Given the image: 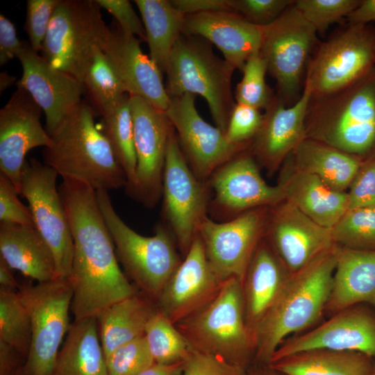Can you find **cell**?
<instances>
[{"label": "cell", "mask_w": 375, "mask_h": 375, "mask_svg": "<svg viewBox=\"0 0 375 375\" xmlns=\"http://www.w3.org/2000/svg\"><path fill=\"white\" fill-rule=\"evenodd\" d=\"M106 363L109 375H138L156 362L144 335L118 347Z\"/></svg>", "instance_id": "41"}, {"label": "cell", "mask_w": 375, "mask_h": 375, "mask_svg": "<svg viewBox=\"0 0 375 375\" xmlns=\"http://www.w3.org/2000/svg\"><path fill=\"white\" fill-rule=\"evenodd\" d=\"M358 304L375 308V250L337 246L335 267L325 312L333 315Z\"/></svg>", "instance_id": "27"}, {"label": "cell", "mask_w": 375, "mask_h": 375, "mask_svg": "<svg viewBox=\"0 0 375 375\" xmlns=\"http://www.w3.org/2000/svg\"><path fill=\"white\" fill-rule=\"evenodd\" d=\"M144 25L150 58L165 74L172 49L183 33L185 15L168 0H135Z\"/></svg>", "instance_id": "34"}, {"label": "cell", "mask_w": 375, "mask_h": 375, "mask_svg": "<svg viewBox=\"0 0 375 375\" xmlns=\"http://www.w3.org/2000/svg\"><path fill=\"white\" fill-rule=\"evenodd\" d=\"M20 355L12 346L0 340V375H11L17 371Z\"/></svg>", "instance_id": "52"}, {"label": "cell", "mask_w": 375, "mask_h": 375, "mask_svg": "<svg viewBox=\"0 0 375 375\" xmlns=\"http://www.w3.org/2000/svg\"><path fill=\"white\" fill-rule=\"evenodd\" d=\"M290 275L271 245L262 240L242 283L245 319L253 342L257 326L275 303Z\"/></svg>", "instance_id": "26"}, {"label": "cell", "mask_w": 375, "mask_h": 375, "mask_svg": "<svg viewBox=\"0 0 375 375\" xmlns=\"http://www.w3.org/2000/svg\"><path fill=\"white\" fill-rule=\"evenodd\" d=\"M242 72V78L235 91L236 103L259 110L268 108L277 96L266 83L267 67L260 51L252 55L247 60Z\"/></svg>", "instance_id": "40"}, {"label": "cell", "mask_w": 375, "mask_h": 375, "mask_svg": "<svg viewBox=\"0 0 375 375\" xmlns=\"http://www.w3.org/2000/svg\"><path fill=\"white\" fill-rule=\"evenodd\" d=\"M0 340L27 356L31 343L28 312L18 292L3 288L0 289Z\"/></svg>", "instance_id": "38"}, {"label": "cell", "mask_w": 375, "mask_h": 375, "mask_svg": "<svg viewBox=\"0 0 375 375\" xmlns=\"http://www.w3.org/2000/svg\"><path fill=\"white\" fill-rule=\"evenodd\" d=\"M317 30L294 3L276 20L263 26L260 53L274 78L278 97L286 105L299 99L310 54L317 43Z\"/></svg>", "instance_id": "11"}, {"label": "cell", "mask_w": 375, "mask_h": 375, "mask_svg": "<svg viewBox=\"0 0 375 375\" xmlns=\"http://www.w3.org/2000/svg\"><path fill=\"white\" fill-rule=\"evenodd\" d=\"M337 244L290 274L253 333V365H269L286 338L311 327L325 312L336 262Z\"/></svg>", "instance_id": "2"}, {"label": "cell", "mask_w": 375, "mask_h": 375, "mask_svg": "<svg viewBox=\"0 0 375 375\" xmlns=\"http://www.w3.org/2000/svg\"><path fill=\"white\" fill-rule=\"evenodd\" d=\"M195 97L191 93L170 97L166 113L191 169L200 181L208 182L217 168L251 143L230 142L223 131L201 117L195 106Z\"/></svg>", "instance_id": "14"}, {"label": "cell", "mask_w": 375, "mask_h": 375, "mask_svg": "<svg viewBox=\"0 0 375 375\" xmlns=\"http://www.w3.org/2000/svg\"><path fill=\"white\" fill-rule=\"evenodd\" d=\"M247 375H283L269 365H252L247 372Z\"/></svg>", "instance_id": "56"}, {"label": "cell", "mask_w": 375, "mask_h": 375, "mask_svg": "<svg viewBox=\"0 0 375 375\" xmlns=\"http://www.w3.org/2000/svg\"><path fill=\"white\" fill-rule=\"evenodd\" d=\"M263 119L259 109L236 103L229 117L225 132L233 144H249L258 133Z\"/></svg>", "instance_id": "44"}, {"label": "cell", "mask_w": 375, "mask_h": 375, "mask_svg": "<svg viewBox=\"0 0 375 375\" xmlns=\"http://www.w3.org/2000/svg\"><path fill=\"white\" fill-rule=\"evenodd\" d=\"M11 375H22L21 368H19L17 371L12 373Z\"/></svg>", "instance_id": "58"}, {"label": "cell", "mask_w": 375, "mask_h": 375, "mask_svg": "<svg viewBox=\"0 0 375 375\" xmlns=\"http://www.w3.org/2000/svg\"><path fill=\"white\" fill-rule=\"evenodd\" d=\"M247 372L221 357L191 349L181 375H247Z\"/></svg>", "instance_id": "47"}, {"label": "cell", "mask_w": 375, "mask_h": 375, "mask_svg": "<svg viewBox=\"0 0 375 375\" xmlns=\"http://www.w3.org/2000/svg\"><path fill=\"white\" fill-rule=\"evenodd\" d=\"M281 185L288 201L323 227L331 229L349 209L348 193L330 188L315 174L298 170Z\"/></svg>", "instance_id": "29"}, {"label": "cell", "mask_w": 375, "mask_h": 375, "mask_svg": "<svg viewBox=\"0 0 375 375\" xmlns=\"http://www.w3.org/2000/svg\"><path fill=\"white\" fill-rule=\"evenodd\" d=\"M375 67V28L349 24L343 31L320 43L306 68L304 85L311 98L338 92Z\"/></svg>", "instance_id": "10"}, {"label": "cell", "mask_w": 375, "mask_h": 375, "mask_svg": "<svg viewBox=\"0 0 375 375\" xmlns=\"http://www.w3.org/2000/svg\"><path fill=\"white\" fill-rule=\"evenodd\" d=\"M224 282L210 265L202 241L197 235L155 303L175 325L209 303Z\"/></svg>", "instance_id": "21"}, {"label": "cell", "mask_w": 375, "mask_h": 375, "mask_svg": "<svg viewBox=\"0 0 375 375\" xmlns=\"http://www.w3.org/2000/svg\"><path fill=\"white\" fill-rule=\"evenodd\" d=\"M162 197L165 225L184 258L201 222L208 216L212 192L208 183L200 181L191 169L175 131L167 149Z\"/></svg>", "instance_id": "12"}, {"label": "cell", "mask_w": 375, "mask_h": 375, "mask_svg": "<svg viewBox=\"0 0 375 375\" xmlns=\"http://www.w3.org/2000/svg\"><path fill=\"white\" fill-rule=\"evenodd\" d=\"M175 326L192 350L217 356L246 370L253 364L242 282L236 278L224 281L209 303Z\"/></svg>", "instance_id": "5"}, {"label": "cell", "mask_w": 375, "mask_h": 375, "mask_svg": "<svg viewBox=\"0 0 375 375\" xmlns=\"http://www.w3.org/2000/svg\"><path fill=\"white\" fill-rule=\"evenodd\" d=\"M265 220L259 208L227 221L217 222L207 216L201 222L197 235L210 265L222 280L236 278L242 283L262 240Z\"/></svg>", "instance_id": "16"}, {"label": "cell", "mask_w": 375, "mask_h": 375, "mask_svg": "<svg viewBox=\"0 0 375 375\" xmlns=\"http://www.w3.org/2000/svg\"><path fill=\"white\" fill-rule=\"evenodd\" d=\"M349 24H368L375 22V0H362L347 17Z\"/></svg>", "instance_id": "53"}, {"label": "cell", "mask_w": 375, "mask_h": 375, "mask_svg": "<svg viewBox=\"0 0 375 375\" xmlns=\"http://www.w3.org/2000/svg\"><path fill=\"white\" fill-rule=\"evenodd\" d=\"M0 257L38 283L58 278L51 251L35 227L0 223Z\"/></svg>", "instance_id": "28"}, {"label": "cell", "mask_w": 375, "mask_h": 375, "mask_svg": "<svg viewBox=\"0 0 375 375\" xmlns=\"http://www.w3.org/2000/svg\"><path fill=\"white\" fill-rule=\"evenodd\" d=\"M212 47L201 37L182 33L169 57L165 89L169 97L185 93L201 96L215 126L225 133L236 103L232 91L235 69L216 55Z\"/></svg>", "instance_id": "6"}, {"label": "cell", "mask_w": 375, "mask_h": 375, "mask_svg": "<svg viewBox=\"0 0 375 375\" xmlns=\"http://www.w3.org/2000/svg\"><path fill=\"white\" fill-rule=\"evenodd\" d=\"M16 78L6 72H1L0 74V92L5 91L7 88L12 86L16 81Z\"/></svg>", "instance_id": "57"}, {"label": "cell", "mask_w": 375, "mask_h": 375, "mask_svg": "<svg viewBox=\"0 0 375 375\" xmlns=\"http://www.w3.org/2000/svg\"><path fill=\"white\" fill-rule=\"evenodd\" d=\"M208 183L212 192L208 214L217 222L278 203L285 198L282 185L267 184L253 157L245 150L217 168Z\"/></svg>", "instance_id": "15"}, {"label": "cell", "mask_w": 375, "mask_h": 375, "mask_svg": "<svg viewBox=\"0 0 375 375\" xmlns=\"http://www.w3.org/2000/svg\"><path fill=\"white\" fill-rule=\"evenodd\" d=\"M371 375H375V362H374V369H373V371H372Z\"/></svg>", "instance_id": "59"}, {"label": "cell", "mask_w": 375, "mask_h": 375, "mask_svg": "<svg viewBox=\"0 0 375 375\" xmlns=\"http://www.w3.org/2000/svg\"><path fill=\"white\" fill-rule=\"evenodd\" d=\"M311 99L304 85L299 99L291 106L278 97L265 110L262 125L253 139V153L270 169L306 138V118Z\"/></svg>", "instance_id": "25"}, {"label": "cell", "mask_w": 375, "mask_h": 375, "mask_svg": "<svg viewBox=\"0 0 375 375\" xmlns=\"http://www.w3.org/2000/svg\"><path fill=\"white\" fill-rule=\"evenodd\" d=\"M17 58L22 76L17 88L26 90L45 115V129L52 135L82 103L83 84L72 76L49 65L24 41Z\"/></svg>", "instance_id": "18"}, {"label": "cell", "mask_w": 375, "mask_h": 375, "mask_svg": "<svg viewBox=\"0 0 375 375\" xmlns=\"http://www.w3.org/2000/svg\"><path fill=\"white\" fill-rule=\"evenodd\" d=\"M42 110L31 94L21 88H17L0 110V173L13 183L19 194L28 152L51 144V138L40 122Z\"/></svg>", "instance_id": "19"}, {"label": "cell", "mask_w": 375, "mask_h": 375, "mask_svg": "<svg viewBox=\"0 0 375 375\" xmlns=\"http://www.w3.org/2000/svg\"><path fill=\"white\" fill-rule=\"evenodd\" d=\"M61 0H28L24 30L31 48L42 51L52 15Z\"/></svg>", "instance_id": "43"}, {"label": "cell", "mask_w": 375, "mask_h": 375, "mask_svg": "<svg viewBox=\"0 0 375 375\" xmlns=\"http://www.w3.org/2000/svg\"><path fill=\"white\" fill-rule=\"evenodd\" d=\"M312 349L356 351L374 358L375 312L365 304L339 311L315 328L286 338L276 350L269 363Z\"/></svg>", "instance_id": "20"}, {"label": "cell", "mask_w": 375, "mask_h": 375, "mask_svg": "<svg viewBox=\"0 0 375 375\" xmlns=\"http://www.w3.org/2000/svg\"><path fill=\"white\" fill-rule=\"evenodd\" d=\"M82 83L84 92L101 115L115 106L128 94L99 46L94 48Z\"/></svg>", "instance_id": "36"}, {"label": "cell", "mask_w": 375, "mask_h": 375, "mask_svg": "<svg viewBox=\"0 0 375 375\" xmlns=\"http://www.w3.org/2000/svg\"><path fill=\"white\" fill-rule=\"evenodd\" d=\"M12 269L0 257V285L1 288L15 290L18 286L17 282L13 276Z\"/></svg>", "instance_id": "55"}, {"label": "cell", "mask_w": 375, "mask_h": 375, "mask_svg": "<svg viewBox=\"0 0 375 375\" xmlns=\"http://www.w3.org/2000/svg\"><path fill=\"white\" fill-rule=\"evenodd\" d=\"M183 364L184 361L170 365L154 363L138 375H181Z\"/></svg>", "instance_id": "54"}, {"label": "cell", "mask_w": 375, "mask_h": 375, "mask_svg": "<svg viewBox=\"0 0 375 375\" xmlns=\"http://www.w3.org/2000/svg\"><path fill=\"white\" fill-rule=\"evenodd\" d=\"M306 138L357 156L375 150V67L349 87L311 98Z\"/></svg>", "instance_id": "4"}, {"label": "cell", "mask_w": 375, "mask_h": 375, "mask_svg": "<svg viewBox=\"0 0 375 375\" xmlns=\"http://www.w3.org/2000/svg\"><path fill=\"white\" fill-rule=\"evenodd\" d=\"M31 319V343L22 375H54L70 325L73 291L67 278L26 285L18 292Z\"/></svg>", "instance_id": "8"}, {"label": "cell", "mask_w": 375, "mask_h": 375, "mask_svg": "<svg viewBox=\"0 0 375 375\" xmlns=\"http://www.w3.org/2000/svg\"><path fill=\"white\" fill-rule=\"evenodd\" d=\"M129 103L137 158L134 197L151 208L162 197L167 149L174 129L166 111L138 96H129Z\"/></svg>", "instance_id": "17"}, {"label": "cell", "mask_w": 375, "mask_h": 375, "mask_svg": "<svg viewBox=\"0 0 375 375\" xmlns=\"http://www.w3.org/2000/svg\"><path fill=\"white\" fill-rule=\"evenodd\" d=\"M292 152L298 169L317 176L338 191L351 185L360 166L357 157L312 138H305Z\"/></svg>", "instance_id": "33"}, {"label": "cell", "mask_w": 375, "mask_h": 375, "mask_svg": "<svg viewBox=\"0 0 375 375\" xmlns=\"http://www.w3.org/2000/svg\"><path fill=\"white\" fill-rule=\"evenodd\" d=\"M71 227L74 255L68 278L74 320L97 317L112 303L138 293L121 270L97 191L62 179L58 187Z\"/></svg>", "instance_id": "1"}, {"label": "cell", "mask_w": 375, "mask_h": 375, "mask_svg": "<svg viewBox=\"0 0 375 375\" xmlns=\"http://www.w3.org/2000/svg\"><path fill=\"white\" fill-rule=\"evenodd\" d=\"M24 41H20L13 23L3 14L0 15V65L17 58Z\"/></svg>", "instance_id": "50"}, {"label": "cell", "mask_w": 375, "mask_h": 375, "mask_svg": "<svg viewBox=\"0 0 375 375\" xmlns=\"http://www.w3.org/2000/svg\"><path fill=\"white\" fill-rule=\"evenodd\" d=\"M18 194L13 183L0 173V222L35 227L29 207L21 202Z\"/></svg>", "instance_id": "46"}, {"label": "cell", "mask_w": 375, "mask_h": 375, "mask_svg": "<svg viewBox=\"0 0 375 375\" xmlns=\"http://www.w3.org/2000/svg\"><path fill=\"white\" fill-rule=\"evenodd\" d=\"M172 4L185 15L208 12H231V0H171Z\"/></svg>", "instance_id": "51"}, {"label": "cell", "mask_w": 375, "mask_h": 375, "mask_svg": "<svg viewBox=\"0 0 375 375\" xmlns=\"http://www.w3.org/2000/svg\"><path fill=\"white\" fill-rule=\"evenodd\" d=\"M100 47L129 96H138L155 107L166 111L170 97L162 82V73L141 49L140 40L108 26Z\"/></svg>", "instance_id": "23"}, {"label": "cell", "mask_w": 375, "mask_h": 375, "mask_svg": "<svg viewBox=\"0 0 375 375\" xmlns=\"http://www.w3.org/2000/svg\"><path fill=\"white\" fill-rule=\"evenodd\" d=\"M235 13L239 14L252 24L264 26L276 20L292 0H231Z\"/></svg>", "instance_id": "45"}, {"label": "cell", "mask_w": 375, "mask_h": 375, "mask_svg": "<svg viewBox=\"0 0 375 375\" xmlns=\"http://www.w3.org/2000/svg\"><path fill=\"white\" fill-rule=\"evenodd\" d=\"M283 375H371L373 358L356 351L312 349L269 364Z\"/></svg>", "instance_id": "32"}, {"label": "cell", "mask_w": 375, "mask_h": 375, "mask_svg": "<svg viewBox=\"0 0 375 375\" xmlns=\"http://www.w3.org/2000/svg\"><path fill=\"white\" fill-rule=\"evenodd\" d=\"M101 8L106 10L116 19L117 26L126 34L138 37L146 42V34L142 20L128 0H96Z\"/></svg>", "instance_id": "49"}, {"label": "cell", "mask_w": 375, "mask_h": 375, "mask_svg": "<svg viewBox=\"0 0 375 375\" xmlns=\"http://www.w3.org/2000/svg\"><path fill=\"white\" fill-rule=\"evenodd\" d=\"M334 242L342 247L375 250V208L349 209L331 228Z\"/></svg>", "instance_id": "39"}, {"label": "cell", "mask_w": 375, "mask_h": 375, "mask_svg": "<svg viewBox=\"0 0 375 375\" xmlns=\"http://www.w3.org/2000/svg\"><path fill=\"white\" fill-rule=\"evenodd\" d=\"M97 196L117 258L126 274L156 303L182 261L173 235L161 224L156 226L152 236L138 233L116 212L108 191L98 190Z\"/></svg>", "instance_id": "7"}, {"label": "cell", "mask_w": 375, "mask_h": 375, "mask_svg": "<svg viewBox=\"0 0 375 375\" xmlns=\"http://www.w3.org/2000/svg\"><path fill=\"white\" fill-rule=\"evenodd\" d=\"M101 115L98 126L125 173L127 192L134 197L138 185L137 158L129 95L126 94L115 106Z\"/></svg>", "instance_id": "35"}, {"label": "cell", "mask_w": 375, "mask_h": 375, "mask_svg": "<svg viewBox=\"0 0 375 375\" xmlns=\"http://www.w3.org/2000/svg\"><path fill=\"white\" fill-rule=\"evenodd\" d=\"M144 336L156 363L170 365L183 362L191 351L175 325L158 308L146 326Z\"/></svg>", "instance_id": "37"}, {"label": "cell", "mask_w": 375, "mask_h": 375, "mask_svg": "<svg viewBox=\"0 0 375 375\" xmlns=\"http://www.w3.org/2000/svg\"><path fill=\"white\" fill-rule=\"evenodd\" d=\"M58 173L36 158L26 160L21 194L28 203L35 229L54 258L58 278H69L74 242L67 211L56 185Z\"/></svg>", "instance_id": "13"}, {"label": "cell", "mask_w": 375, "mask_h": 375, "mask_svg": "<svg viewBox=\"0 0 375 375\" xmlns=\"http://www.w3.org/2000/svg\"><path fill=\"white\" fill-rule=\"evenodd\" d=\"M349 209L375 208V156L361 165L348 193Z\"/></svg>", "instance_id": "48"}, {"label": "cell", "mask_w": 375, "mask_h": 375, "mask_svg": "<svg viewBox=\"0 0 375 375\" xmlns=\"http://www.w3.org/2000/svg\"><path fill=\"white\" fill-rule=\"evenodd\" d=\"M96 111L82 101L51 135L44 163L62 179L85 183L96 191L126 186V177L108 140L95 124Z\"/></svg>", "instance_id": "3"}, {"label": "cell", "mask_w": 375, "mask_h": 375, "mask_svg": "<svg viewBox=\"0 0 375 375\" xmlns=\"http://www.w3.org/2000/svg\"><path fill=\"white\" fill-rule=\"evenodd\" d=\"M183 33L215 44L228 63L242 71L247 60L260 51L263 26L235 12H208L185 15Z\"/></svg>", "instance_id": "24"}, {"label": "cell", "mask_w": 375, "mask_h": 375, "mask_svg": "<svg viewBox=\"0 0 375 375\" xmlns=\"http://www.w3.org/2000/svg\"><path fill=\"white\" fill-rule=\"evenodd\" d=\"M156 309L154 301L139 293L104 309L96 319L106 359L120 346L143 336Z\"/></svg>", "instance_id": "30"}, {"label": "cell", "mask_w": 375, "mask_h": 375, "mask_svg": "<svg viewBox=\"0 0 375 375\" xmlns=\"http://www.w3.org/2000/svg\"><path fill=\"white\" fill-rule=\"evenodd\" d=\"M101 8L96 0H61L42 44V57L81 83L108 28Z\"/></svg>", "instance_id": "9"}, {"label": "cell", "mask_w": 375, "mask_h": 375, "mask_svg": "<svg viewBox=\"0 0 375 375\" xmlns=\"http://www.w3.org/2000/svg\"><path fill=\"white\" fill-rule=\"evenodd\" d=\"M271 215L267 228L269 244L290 274L336 245L331 229L317 224L290 201Z\"/></svg>", "instance_id": "22"}, {"label": "cell", "mask_w": 375, "mask_h": 375, "mask_svg": "<svg viewBox=\"0 0 375 375\" xmlns=\"http://www.w3.org/2000/svg\"><path fill=\"white\" fill-rule=\"evenodd\" d=\"M96 317L74 320L59 351L54 375H109Z\"/></svg>", "instance_id": "31"}, {"label": "cell", "mask_w": 375, "mask_h": 375, "mask_svg": "<svg viewBox=\"0 0 375 375\" xmlns=\"http://www.w3.org/2000/svg\"><path fill=\"white\" fill-rule=\"evenodd\" d=\"M362 1V0H361ZM360 0H297L294 6L317 32L347 17L360 4Z\"/></svg>", "instance_id": "42"}]
</instances>
